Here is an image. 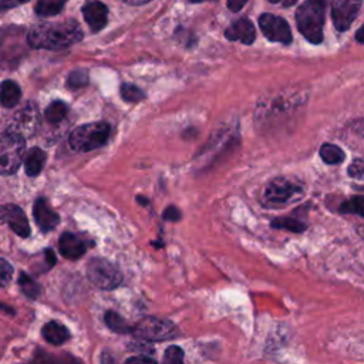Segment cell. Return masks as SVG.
<instances>
[{"instance_id":"cell-1","label":"cell","mask_w":364,"mask_h":364,"mask_svg":"<svg viewBox=\"0 0 364 364\" xmlns=\"http://www.w3.org/2000/svg\"><path fill=\"white\" fill-rule=\"evenodd\" d=\"M82 38V31L75 20L41 23L33 26L27 33V41L31 48L61 50Z\"/></svg>"},{"instance_id":"cell-2","label":"cell","mask_w":364,"mask_h":364,"mask_svg":"<svg viewBox=\"0 0 364 364\" xmlns=\"http://www.w3.org/2000/svg\"><path fill=\"white\" fill-rule=\"evenodd\" d=\"M330 0H304L296 10L299 31L314 44L323 41V26L326 9Z\"/></svg>"},{"instance_id":"cell-3","label":"cell","mask_w":364,"mask_h":364,"mask_svg":"<svg viewBox=\"0 0 364 364\" xmlns=\"http://www.w3.org/2000/svg\"><path fill=\"white\" fill-rule=\"evenodd\" d=\"M27 46V34L23 27H3L0 30V67H16L26 55Z\"/></svg>"},{"instance_id":"cell-4","label":"cell","mask_w":364,"mask_h":364,"mask_svg":"<svg viewBox=\"0 0 364 364\" xmlns=\"http://www.w3.org/2000/svg\"><path fill=\"white\" fill-rule=\"evenodd\" d=\"M303 193L304 189L297 181L277 176L264 186L262 203L267 208H282L297 200L303 196Z\"/></svg>"},{"instance_id":"cell-5","label":"cell","mask_w":364,"mask_h":364,"mask_svg":"<svg viewBox=\"0 0 364 364\" xmlns=\"http://www.w3.org/2000/svg\"><path fill=\"white\" fill-rule=\"evenodd\" d=\"M109 136L107 122H90L74 128L70 134V146L77 152H88L102 146Z\"/></svg>"},{"instance_id":"cell-6","label":"cell","mask_w":364,"mask_h":364,"mask_svg":"<svg viewBox=\"0 0 364 364\" xmlns=\"http://www.w3.org/2000/svg\"><path fill=\"white\" fill-rule=\"evenodd\" d=\"M26 138L21 135L6 129L0 135V173L11 175L14 173L24 155H26Z\"/></svg>"},{"instance_id":"cell-7","label":"cell","mask_w":364,"mask_h":364,"mask_svg":"<svg viewBox=\"0 0 364 364\" xmlns=\"http://www.w3.org/2000/svg\"><path fill=\"white\" fill-rule=\"evenodd\" d=\"M88 280L102 290H112L118 287L122 282L119 270L105 259H91L87 264Z\"/></svg>"},{"instance_id":"cell-8","label":"cell","mask_w":364,"mask_h":364,"mask_svg":"<svg viewBox=\"0 0 364 364\" xmlns=\"http://www.w3.org/2000/svg\"><path fill=\"white\" fill-rule=\"evenodd\" d=\"M132 334L145 341H162L175 337L176 327L169 320L146 317L132 327Z\"/></svg>"},{"instance_id":"cell-9","label":"cell","mask_w":364,"mask_h":364,"mask_svg":"<svg viewBox=\"0 0 364 364\" xmlns=\"http://www.w3.org/2000/svg\"><path fill=\"white\" fill-rule=\"evenodd\" d=\"M259 26L262 28V33L266 38L274 43L282 44H290L291 43V31L286 20H283L279 16L264 13L259 17Z\"/></svg>"},{"instance_id":"cell-10","label":"cell","mask_w":364,"mask_h":364,"mask_svg":"<svg viewBox=\"0 0 364 364\" xmlns=\"http://www.w3.org/2000/svg\"><path fill=\"white\" fill-rule=\"evenodd\" d=\"M38 125V111L34 102H26L21 109L13 117L11 124L9 125V131H13L23 138L31 136Z\"/></svg>"},{"instance_id":"cell-11","label":"cell","mask_w":364,"mask_h":364,"mask_svg":"<svg viewBox=\"0 0 364 364\" xmlns=\"http://www.w3.org/2000/svg\"><path fill=\"white\" fill-rule=\"evenodd\" d=\"M363 0H334L331 6L333 24L338 31H346L354 21Z\"/></svg>"},{"instance_id":"cell-12","label":"cell","mask_w":364,"mask_h":364,"mask_svg":"<svg viewBox=\"0 0 364 364\" xmlns=\"http://www.w3.org/2000/svg\"><path fill=\"white\" fill-rule=\"evenodd\" d=\"M0 222L7 223L10 229L21 237H27L30 235V225L27 216L21 210V208L16 205L7 203L0 208Z\"/></svg>"},{"instance_id":"cell-13","label":"cell","mask_w":364,"mask_h":364,"mask_svg":"<svg viewBox=\"0 0 364 364\" xmlns=\"http://www.w3.org/2000/svg\"><path fill=\"white\" fill-rule=\"evenodd\" d=\"M82 16L92 31H100L107 24L108 9L98 0H90L82 6Z\"/></svg>"},{"instance_id":"cell-14","label":"cell","mask_w":364,"mask_h":364,"mask_svg":"<svg viewBox=\"0 0 364 364\" xmlns=\"http://www.w3.org/2000/svg\"><path fill=\"white\" fill-rule=\"evenodd\" d=\"M225 37L230 41H242L243 44H252L256 38V30L250 20L239 18L226 28Z\"/></svg>"},{"instance_id":"cell-15","label":"cell","mask_w":364,"mask_h":364,"mask_svg":"<svg viewBox=\"0 0 364 364\" xmlns=\"http://www.w3.org/2000/svg\"><path fill=\"white\" fill-rule=\"evenodd\" d=\"M33 215H34L36 223L38 225V228L43 232H48V230L54 229L58 225V222H60L58 215L48 206V203H47V200L44 198H38L34 202Z\"/></svg>"},{"instance_id":"cell-16","label":"cell","mask_w":364,"mask_h":364,"mask_svg":"<svg viewBox=\"0 0 364 364\" xmlns=\"http://www.w3.org/2000/svg\"><path fill=\"white\" fill-rule=\"evenodd\" d=\"M58 247L61 255L71 260L81 257L87 250L85 242L73 233H63L58 242Z\"/></svg>"},{"instance_id":"cell-17","label":"cell","mask_w":364,"mask_h":364,"mask_svg":"<svg viewBox=\"0 0 364 364\" xmlns=\"http://www.w3.org/2000/svg\"><path fill=\"white\" fill-rule=\"evenodd\" d=\"M46 164V154L43 149L34 146L30 148L26 155H24V166H26V173L31 178L37 176Z\"/></svg>"},{"instance_id":"cell-18","label":"cell","mask_w":364,"mask_h":364,"mask_svg":"<svg viewBox=\"0 0 364 364\" xmlns=\"http://www.w3.org/2000/svg\"><path fill=\"white\" fill-rule=\"evenodd\" d=\"M21 97L18 84L13 80H6L0 84V104L4 108H13L17 105Z\"/></svg>"},{"instance_id":"cell-19","label":"cell","mask_w":364,"mask_h":364,"mask_svg":"<svg viewBox=\"0 0 364 364\" xmlns=\"http://www.w3.org/2000/svg\"><path fill=\"white\" fill-rule=\"evenodd\" d=\"M43 337L46 341L58 346L70 338V331L65 326H63L58 321H48L43 327Z\"/></svg>"},{"instance_id":"cell-20","label":"cell","mask_w":364,"mask_h":364,"mask_svg":"<svg viewBox=\"0 0 364 364\" xmlns=\"http://www.w3.org/2000/svg\"><path fill=\"white\" fill-rule=\"evenodd\" d=\"M320 156L328 165H336L344 161V152L334 144H323L320 146Z\"/></svg>"},{"instance_id":"cell-21","label":"cell","mask_w":364,"mask_h":364,"mask_svg":"<svg viewBox=\"0 0 364 364\" xmlns=\"http://www.w3.org/2000/svg\"><path fill=\"white\" fill-rule=\"evenodd\" d=\"M65 3L67 0H38L36 6V13L43 17L55 16L63 10Z\"/></svg>"},{"instance_id":"cell-22","label":"cell","mask_w":364,"mask_h":364,"mask_svg":"<svg viewBox=\"0 0 364 364\" xmlns=\"http://www.w3.org/2000/svg\"><path fill=\"white\" fill-rule=\"evenodd\" d=\"M270 226L274 229H286L294 233H300L304 232L307 225L301 220H297L294 218H276L270 222Z\"/></svg>"},{"instance_id":"cell-23","label":"cell","mask_w":364,"mask_h":364,"mask_svg":"<svg viewBox=\"0 0 364 364\" xmlns=\"http://www.w3.org/2000/svg\"><path fill=\"white\" fill-rule=\"evenodd\" d=\"M67 112H68V107H67L65 102H63V101H54V102H51V104L46 108L44 117H46V119L50 121V122H58V121H61V119L67 115Z\"/></svg>"},{"instance_id":"cell-24","label":"cell","mask_w":364,"mask_h":364,"mask_svg":"<svg viewBox=\"0 0 364 364\" xmlns=\"http://www.w3.org/2000/svg\"><path fill=\"white\" fill-rule=\"evenodd\" d=\"M341 213H354L364 218V195H357L343 202L340 206Z\"/></svg>"},{"instance_id":"cell-25","label":"cell","mask_w":364,"mask_h":364,"mask_svg":"<svg viewBox=\"0 0 364 364\" xmlns=\"http://www.w3.org/2000/svg\"><path fill=\"white\" fill-rule=\"evenodd\" d=\"M105 323L109 328H112L114 331H118V333H128V331H132V328H129L125 323V320L122 317H119L117 313L114 311H108L105 314Z\"/></svg>"},{"instance_id":"cell-26","label":"cell","mask_w":364,"mask_h":364,"mask_svg":"<svg viewBox=\"0 0 364 364\" xmlns=\"http://www.w3.org/2000/svg\"><path fill=\"white\" fill-rule=\"evenodd\" d=\"M18 283H20V287H21L23 293H24L27 297L34 299V297L40 293V287H38V284H37V283H36L30 276H27V274H24V273H21V274H20V280H18Z\"/></svg>"},{"instance_id":"cell-27","label":"cell","mask_w":364,"mask_h":364,"mask_svg":"<svg viewBox=\"0 0 364 364\" xmlns=\"http://www.w3.org/2000/svg\"><path fill=\"white\" fill-rule=\"evenodd\" d=\"M88 81V74H87V70H82V68H78V70H74L68 78H67V85L70 88H81L87 84Z\"/></svg>"},{"instance_id":"cell-28","label":"cell","mask_w":364,"mask_h":364,"mask_svg":"<svg viewBox=\"0 0 364 364\" xmlns=\"http://www.w3.org/2000/svg\"><path fill=\"white\" fill-rule=\"evenodd\" d=\"M162 364H183V351L178 346H171L165 350Z\"/></svg>"},{"instance_id":"cell-29","label":"cell","mask_w":364,"mask_h":364,"mask_svg":"<svg viewBox=\"0 0 364 364\" xmlns=\"http://www.w3.org/2000/svg\"><path fill=\"white\" fill-rule=\"evenodd\" d=\"M121 95L124 100L135 102V101H141L144 98V92L134 84H124L121 87Z\"/></svg>"},{"instance_id":"cell-30","label":"cell","mask_w":364,"mask_h":364,"mask_svg":"<svg viewBox=\"0 0 364 364\" xmlns=\"http://www.w3.org/2000/svg\"><path fill=\"white\" fill-rule=\"evenodd\" d=\"M13 273H14L13 266L6 259L0 257V287H4L10 283Z\"/></svg>"},{"instance_id":"cell-31","label":"cell","mask_w":364,"mask_h":364,"mask_svg":"<svg viewBox=\"0 0 364 364\" xmlns=\"http://www.w3.org/2000/svg\"><path fill=\"white\" fill-rule=\"evenodd\" d=\"M348 175L355 179H364V158H357L350 164Z\"/></svg>"},{"instance_id":"cell-32","label":"cell","mask_w":364,"mask_h":364,"mask_svg":"<svg viewBox=\"0 0 364 364\" xmlns=\"http://www.w3.org/2000/svg\"><path fill=\"white\" fill-rule=\"evenodd\" d=\"M125 364H158V363L148 355H136V357L128 358Z\"/></svg>"},{"instance_id":"cell-33","label":"cell","mask_w":364,"mask_h":364,"mask_svg":"<svg viewBox=\"0 0 364 364\" xmlns=\"http://www.w3.org/2000/svg\"><path fill=\"white\" fill-rule=\"evenodd\" d=\"M164 218L165 219H169V220H176L179 219V210L173 206H169L165 212H164Z\"/></svg>"},{"instance_id":"cell-34","label":"cell","mask_w":364,"mask_h":364,"mask_svg":"<svg viewBox=\"0 0 364 364\" xmlns=\"http://www.w3.org/2000/svg\"><path fill=\"white\" fill-rule=\"evenodd\" d=\"M247 0H228V7L230 11H239Z\"/></svg>"},{"instance_id":"cell-35","label":"cell","mask_w":364,"mask_h":364,"mask_svg":"<svg viewBox=\"0 0 364 364\" xmlns=\"http://www.w3.org/2000/svg\"><path fill=\"white\" fill-rule=\"evenodd\" d=\"M101 361H102V364H118L117 360L114 358V355L109 353H104L101 357Z\"/></svg>"},{"instance_id":"cell-36","label":"cell","mask_w":364,"mask_h":364,"mask_svg":"<svg viewBox=\"0 0 364 364\" xmlns=\"http://www.w3.org/2000/svg\"><path fill=\"white\" fill-rule=\"evenodd\" d=\"M14 4L11 0H0V13L7 10V9H11Z\"/></svg>"},{"instance_id":"cell-37","label":"cell","mask_w":364,"mask_h":364,"mask_svg":"<svg viewBox=\"0 0 364 364\" xmlns=\"http://www.w3.org/2000/svg\"><path fill=\"white\" fill-rule=\"evenodd\" d=\"M355 40H357L358 43H364V24L357 30V33H355Z\"/></svg>"},{"instance_id":"cell-38","label":"cell","mask_w":364,"mask_h":364,"mask_svg":"<svg viewBox=\"0 0 364 364\" xmlns=\"http://www.w3.org/2000/svg\"><path fill=\"white\" fill-rule=\"evenodd\" d=\"M122 1H125L127 4H131V6H139V4L148 3L149 0H122Z\"/></svg>"},{"instance_id":"cell-39","label":"cell","mask_w":364,"mask_h":364,"mask_svg":"<svg viewBox=\"0 0 364 364\" xmlns=\"http://www.w3.org/2000/svg\"><path fill=\"white\" fill-rule=\"evenodd\" d=\"M296 3V0H283L282 1V4L284 6V7H289V6H293Z\"/></svg>"},{"instance_id":"cell-40","label":"cell","mask_w":364,"mask_h":364,"mask_svg":"<svg viewBox=\"0 0 364 364\" xmlns=\"http://www.w3.org/2000/svg\"><path fill=\"white\" fill-rule=\"evenodd\" d=\"M191 3H202V1H206V0H189Z\"/></svg>"},{"instance_id":"cell-41","label":"cell","mask_w":364,"mask_h":364,"mask_svg":"<svg viewBox=\"0 0 364 364\" xmlns=\"http://www.w3.org/2000/svg\"><path fill=\"white\" fill-rule=\"evenodd\" d=\"M267 1H270V3H282L283 0H267Z\"/></svg>"},{"instance_id":"cell-42","label":"cell","mask_w":364,"mask_h":364,"mask_svg":"<svg viewBox=\"0 0 364 364\" xmlns=\"http://www.w3.org/2000/svg\"><path fill=\"white\" fill-rule=\"evenodd\" d=\"M18 3H26V1H28V0H17Z\"/></svg>"}]
</instances>
